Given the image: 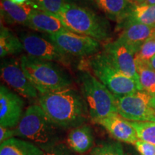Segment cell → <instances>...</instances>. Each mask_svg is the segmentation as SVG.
<instances>
[{"instance_id":"obj_1","label":"cell","mask_w":155,"mask_h":155,"mask_svg":"<svg viewBox=\"0 0 155 155\" xmlns=\"http://www.w3.org/2000/svg\"><path fill=\"white\" fill-rule=\"evenodd\" d=\"M38 102L50 119L61 129L83 125L90 117L84 97L72 87L40 94Z\"/></svg>"},{"instance_id":"obj_2","label":"cell","mask_w":155,"mask_h":155,"mask_svg":"<svg viewBox=\"0 0 155 155\" xmlns=\"http://www.w3.org/2000/svg\"><path fill=\"white\" fill-rule=\"evenodd\" d=\"M61 128L54 124L40 105H31L15 128V137L33 143L47 151L61 143Z\"/></svg>"},{"instance_id":"obj_3","label":"cell","mask_w":155,"mask_h":155,"mask_svg":"<svg viewBox=\"0 0 155 155\" xmlns=\"http://www.w3.org/2000/svg\"><path fill=\"white\" fill-rule=\"evenodd\" d=\"M57 17L75 33L90 37L98 42H107L111 38L109 22L86 7L65 4Z\"/></svg>"},{"instance_id":"obj_4","label":"cell","mask_w":155,"mask_h":155,"mask_svg":"<svg viewBox=\"0 0 155 155\" xmlns=\"http://www.w3.org/2000/svg\"><path fill=\"white\" fill-rule=\"evenodd\" d=\"M20 64L25 75L40 94L71 87L72 81L57 64L22 55Z\"/></svg>"},{"instance_id":"obj_5","label":"cell","mask_w":155,"mask_h":155,"mask_svg":"<svg viewBox=\"0 0 155 155\" xmlns=\"http://www.w3.org/2000/svg\"><path fill=\"white\" fill-rule=\"evenodd\" d=\"M80 80L83 97L93 122L97 124L108 116L118 113L115 96L96 76L83 71L80 75Z\"/></svg>"},{"instance_id":"obj_6","label":"cell","mask_w":155,"mask_h":155,"mask_svg":"<svg viewBox=\"0 0 155 155\" xmlns=\"http://www.w3.org/2000/svg\"><path fill=\"white\" fill-rule=\"evenodd\" d=\"M88 65L95 76L115 96H124L143 91L134 79L122 74L104 51L89 59Z\"/></svg>"},{"instance_id":"obj_7","label":"cell","mask_w":155,"mask_h":155,"mask_svg":"<svg viewBox=\"0 0 155 155\" xmlns=\"http://www.w3.org/2000/svg\"><path fill=\"white\" fill-rule=\"evenodd\" d=\"M117 112L130 121L155 122V109L151 106L152 96L144 91H138L124 96H115Z\"/></svg>"},{"instance_id":"obj_8","label":"cell","mask_w":155,"mask_h":155,"mask_svg":"<svg viewBox=\"0 0 155 155\" xmlns=\"http://www.w3.org/2000/svg\"><path fill=\"white\" fill-rule=\"evenodd\" d=\"M24 50L29 56L48 61H57L64 65L69 63L68 55L58 47L47 36L25 32L19 34Z\"/></svg>"},{"instance_id":"obj_9","label":"cell","mask_w":155,"mask_h":155,"mask_svg":"<svg viewBox=\"0 0 155 155\" xmlns=\"http://www.w3.org/2000/svg\"><path fill=\"white\" fill-rule=\"evenodd\" d=\"M47 37L68 55L88 56L98 53L99 42L90 37L77 34L71 31L47 35Z\"/></svg>"},{"instance_id":"obj_10","label":"cell","mask_w":155,"mask_h":155,"mask_svg":"<svg viewBox=\"0 0 155 155\" xmlns=\"http://www.w3.org/2000/svg\"><path fill=\"white\" fill-rule=\"evenodd\" d=\"M0 72L2 80L19 95L29 99L38 98V91L25 75L20 61L7 58L2 61Z\"/></svg>"},{"instance_id":"obj_11","label":"cell","mask_w":155,"mask_h":155,"mask_svg":"<svg viewBox=\"0 0 155 155\" xmlns=\"http://www.w3.org/2000/svg\"><path fill=\"white\" fill-rule=\"evenodd\" d=\"M104 52L119 72L134 79L141 87L134 55L124 43L118 39L114 42H108L104 46Z\"/></svg>"},{"instance_id":"obj_12","label":"cell","mask_w":155,"mask_h":155,"mask_svg":"<svg viewBox=\"0 0 155 155\" xmlns=\"http://www.w3.org/2000/svg\"><path fill=\"white\" fill-rule=\"evenodd\" d=\"M24 101L10 89L3 85L0 86V125L15 129L22 119Z\"/></svg>"},{"instance_id":"obj_13","label":"cell","mask_w":155,"mask_h":155,"mask_svg":"<svg viewBox=\"0 0 155 155\" xmlns=\"http://www.w3.org/2000/svg\"><path fill=\"white\" fill-rule=\"evenodd\" d=\"M97 124L105 128L111 137L118 141L134 144L139 140L137 131L130 121L124 119L118 113L108 116Z\"/></svg>"},{"instance_id":"obj_14","label":"cell","mask_w":155,"mask_h":155,"mask_svg":"<svg viewBox=\"0 0 155 155\" xmlns=\"http://www.w3.org/2000/svg\"><path fill=\"white\" fill-rule=\"evenodd\" d=\"M123 23L124 30L118 40L124 43L135 55L143 43L154 33L155 26L131 22Z\"/></svg>"},{"instance_id":"obj_15","label":"cell","mask_w":155,"mask_h":155,"mask_svg":"<svg viewBox=\"0 0 155 155\" xmlns=\"http://www.w3.org/2000/svg\"><path fill=\"white\" fill-rule=\"evenodd\" d=\"M26 26L47 35L69 30L57 16L39 9L32 12Z\"/></svg>"},{"instance_id":"obj_16","label":"cell","mask_w":155,"mask_h":155,"mask_svg":"<svg viewBox=\"0 0 155 155\" xmlns=\"http://www.w3.org/2000/svg\"><path fill=\"white\" fill-rule=\"evenodd\" d=\"M66 144L75 153L84 154L88 152L94 145L91 128L85 124L73 128L68 134Z\"/></svg>"},{"instance_id":"obj_17","label":"cell","mask_w":155,"mask_h":155,"mask_svg":"<svg viewBox=\"0 0 155 155\" xmlns=\"http://www.w3.org/2000/svg\"><path fill=\"white\" fill-rule=\"evenodd\" d=\"M37 7L33 4L16 5L9 0H2L1 15L7 23H17L26 25L29 18Z\"/></svg>"},{"instance_id":"obj_18","label":"cell","mask_w":155,"mask_h":155,"mask_svg":"<svg viewBox=\"0 0 155 155\" xmlns=\"http://www.w3.org/2000/svg\"><path fill=\"white\" fill-rule=\"evenodd\" d=\"M43 153L33 143L17 137L0 144V155H42Z\"/></svg>"},{"instance_id":"obj_19","label":"cell","mask_w":155,"mask_h":155,"mask_svg":"<svg viewBox=\"0 0 155 155\" xmlns=\"http://www.w3.org/2000/svg\"><path fill=\"white\" fill-rule=\"evenodd\" d=\"M131 22L149 26H155V5L144 4L131 5L120 22Z\"/></svg>"},{"instance_id":"obj_20","label":"cell","mask_w":155,"mask_h":155,"mask_svg":"<svg viewBox=\"0 0 155 155\" xmlns=\"http://www.w3.org/2000/svg\"><path fill=\"white\" fill-rule=\"evenodd\" d=\"M96 5L110 19L121 22L131 5L129 0H93Z\"/></svg>"},{"instance_id":"obj_21","label":"cell","mask_w":155,"mask_h":155,"mask_svg":"<svg viewBox=\"0 0 155 155\" xmlns=\"http://www.w3.org/2000/svg\"><path fill=\"white\" fill-rule=\"evenodd\" d=\"M23 50H24V48L19 38L15 35L8 28L1 25V31H0V56L1 58L20 53H22Z\"/></svg>"},{"instance_id":"obj_22","label":"cell","mask_w":155,"mask_h":155,"mask_svg":"<svg viewBox=\"0 0 155 155\" xmlns=\"http://www.w3.org/2000/svg\"><path fill=\"white\" fill-rule=\"evenodd\" d=\"M139 82L142 90L152 97L155 96V71L148 64V62L135 58Z\"/></svg>"},{"instance_id":"obj_23","label":"cell","mask_w":155,"mask_h":155,"mask_svg":"<svg viewBox=\"0 0 155 155\" xmlns=\"http://www.w3.org/2000/svg\"><path fill=\"white\" fill-rule=\"evenodd\" d=\"M130 123L137 131L139 140L155 145V122L130 121Z\"/></svg>"},{"instance_id":"obj_24","label":"cell","mask_w":155,"mask_h":155,"mask_svg":"<svg viewBox=\"0 0 155 155\" xmlns=\"http://www.w3.org/2000/svg\"><path fill=\"white\" fill-rule=\"evenodd\" d=\"M90 155H126L123 147L119 141L106 142L94 147Z\"/></svg>"},{"instance_id":"obj_25","label":"cell","mask_w":155,"mask_h":155,"mask_svg":"<svg viewBox=\"0 0 155 155\" xmlns=\"http://www.w3.org/2000/svg\"><path fill=\"white\" fill-rule=\"evenodd\" d=\"M39 9L58 16L65 6V0H34Z\"/></svg>"},{"instance_id":"obj_26","label":"cell","mask_w":155,"mask_h":155,"mask_svg":"<svg viewBox=\"0 0 155 155\" xmlns=\"http://www.w3.org/2000/svg\"><path fill=\"white\" fill-rule=\"evenodd\" d=\"M155 55V32L141 46L134 57L141 61L148 62Z\"/></svg>"},{"instance_id":"obj_27","label":"cell","mask_w":155,"mask_h":155,"mask_svg":"<svg viewBox=\"0 0 155 155\" xmlns=\"http://www.w3.org/2000/svg\"><path fill=\"white\" fill-rule=\"evenodd\" d=\"M42 155H73V151L64 143H59L55 147L45 151Z\"/></svg>"},{"instance_id":"obj_28","label":"cell","mask_w":155,"mask_h":155,"mask_svg":"<svg viewBox=\"0 0 155 155\" xmlns=\"http://www.w3.org/2000/svg\"><path fill=\"white\" fill-rule=\"evenodd\" d=\"M135 148L140 155H155V145L139 140L134 144Z\"/></svg>"},{"instance_id":"obj_29","label":"cell","mask_w":155,"mask_h":155,"mask_svg":"<svg viewBox=\"0 0 155 155\" xmlns=\"http://www.w3.org/2000/svg\"><path fill=\"white\" fill-rule=\"evenodd\" d=\"M13 137H15L14 129L0 127V142L2 143Z\"/></svg>"},{"instance_id":"obj_30","label":"cell","mask_w":155,"mask_h":155,"mask_svg":"<svg viewBox=\"0 0 155 155\" xmlns=\"http://www.w3.org/2000/svg\"><path fill=\"white\" fill-rule=\"evenodd\" d=\"M148 64L150 65V67L152 68H153L155 71V55L148 61Z\"/></svg>"},{"instance_id":"obj_31","label":"cell","mask_w":155,"mask_h":155,"mask_svg":"<svg viewBox=\"0 0 155 155\" xmlns=\"http://www.w3.org/2000/svg\"><path fill=\"white\" fill-rule=\"evenodd\" d=\"M9 1L12 2V3L14 4H16V5H25V4H26L27 2L28 1V0H9Z\"/></svg>"},{"instance_id":"obj_32","label":"cell","mask_w":155,"mask_h":155,"mask_svg":"<svg viewBox=\"0 0 155 155\" xmlns=\"http://www.w3.org/2000/svg\"><path fill=\"white\" fill-rule=\"evenodd\" d=\"M150 104L151 106H152V107L155 109V96L152 97V98H151V101H150Z\"/></svg>"},{"instance_id":"obj_33","label":"cell","mask_w":155,"mask_h":155,"mask_svg":"<svg viewBox=\"0 0 155 155\" xmlns=\"http://www.w3.org/2000/svg\"><path fill=\"white\" fill-rule=\"evenodd\" d=\"M147 5H155V0H146Z\"/></svg>"},{"instance_id":"obj_34","label":"cell","mask_w":155,"mask_h":155,"mask_svg":"<svg viewBox=\"0 0 155 155\" xmlns=\"http://www.w3.org/2000/svg\"><path fill=\"white\" fill-rule=\"evenodd\" d=\"M79 1H83V0H65V2H66V4H73Z\"/></svg>"},{"instance_id":"obj_35","label":"cell","mask_w":155,"mask_h":155,"mask_svg":"<svg viewBox=\"0 0 155 155\" xmlns=\"http://www.w3.org/2000/svg\"><path fill=\"white\" fill-rule=\"evenodd\" d=\"M126 155H137L136 153H134V152H128L125 154Z\"/></svg>"}]
</instances>
